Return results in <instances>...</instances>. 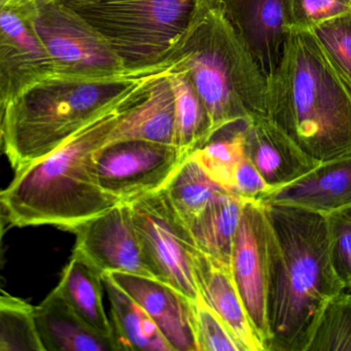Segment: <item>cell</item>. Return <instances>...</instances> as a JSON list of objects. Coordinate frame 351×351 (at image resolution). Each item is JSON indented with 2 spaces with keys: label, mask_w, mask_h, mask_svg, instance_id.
<instances>
[{
  "label": "cell",
  "mask_w": 351,
  "mask_h": 351,
  "mask_svg": "<svg viewBox=\"0 0 351 351\" xmlns=\"http://www.w3.org/2000/svg\"><path fill=\"white\" fill-rule=\"evenodd\" d=\"M193 265L200 296L226 323L243 350L265 351L237 290L230 268L199 249L194 256Z\"/></svg>",
  "instance_id": "18"
},
{
  "label": "cell",
  "mask_w": 351,
  "mask_h": 351,
  "mask_svg": "<svg viewBox=\"0 0 351 351\" xmlns=\"http://www.w3.org/2000/svg\"><path fill=\"white\" fill-rule=\"evenodd\" d=\"M262 202L245 201L231 255L230 270L252 324L265 351L269 346L267 317L269 245Z\"/></svg>",
  "instance_id": "10"
},
{
  "label": "cell",
  "mask_w": 351,
  "mask_h": 351,
  "mask_svg": "<svg viewBox=\"0 0 351 351\" xmlns=\"http://www.w3.org/2000/svg\"><path fill=\"white\" fill-rule=\"evenodd\" d=\"M191 319L197 351H245L226 323L202 296L191 301Z\"/></svg>",
  "instance_id": "28"
},
{
  "label": "cell",
  "mask_w": 351,
  "mask_h": 351,
  "mask_svg": "<svg viewBox=\"0 0 351 351\" xmlns=\"http://www.w3.org/2000/svg\"><path fill=\"white\" fill-rule=\"evenodd\" d=\"M169 78L175 98L176 146L190 155L212 138L210 117L188 70L181 63Z\"/></svg>",
  "instance_id": "23"
},
{
  "label": "cell",
  "mask_w": 351,
  "mask_h": 351,
  "mask_svg": "<svg viewBox=\"0 0 351 351\" xmlns=\"http://www.w3.org/2000/svg\"><path fill=\"white\" fill-rule=\"evenodd\" d=\"M142 251L156 280L189 300L200 296L193 260L198 251L188 225L164 190L127 202Z\"/></svg>",
  "instance_id": "8"
},
{
  "label": "cell",
  "mask_w": 351,
  "mask_h": 351,
  "mask_svg": "<svg viewBox=\"0 0 351 351\" xmlns=\"http://www.w3.org/2000/svg\"><path fill=\"white\" fill-rule=\"evenodd\" d=\"M267 119L321 163L351 154V88L311 31H288Z\"/></svg>",
  "instance_id": "2"
},
{
  "label": "cell",
  "mask_w": 351,
  "mask_h": 351,
  "mask_svg": "<svg viewBox=\"0 0 351 351\" xmlns=\"http://www.w3.org/2000/svg\"><path fill=\"white\" fill-rule=\"evenodd\" d=\"M168 55L188 70L210 117L212 137L239 122L267 117L265 78L219 0H198L185 32Z\"/></svg>",
  "instance_id": "5"
},
{
  "label": "cell",
  "mask_w": 351,
  "mask_h": 351,
  "mask_svg": "<svg viewBox=\"0 0 351 351\" xmlns=\"http://www.w3.org/2000/svg\"><path fill=\"white\" fill-rule=\"evenodd\" d=\"M105 274L143 307L173 351H197L192 328L191 300L154 278L121 272Z\"/></svg>",
  "instance_id": "14"
},
{
  "label": "cell",
  "mask_w": 351,
  "mask_h": 351,
  "mask_svg": "<svg viewBox=\"0 0 351 351\" xmlns=\"http://www.w3.org/2000/svg\"><path fill=\"white\" fill-rule=\"evenodd\" d=\"M53 76L51 57L25 6L0 5V101L4 109L27 89Z\"/></svg>",
  "instance_id": "12"
},
{
  "label": "cell",
  "mask_w": 351,
  "mask_h": 351,
  "mask_svg": "<svg viewBox=\"0 0 351 351\" xmlns=\"http://www.w3.org/2000/svg\"><path fill=\"white\" fill-rule=\"evenodd\" d=\"M111 324L119 350L173 351L143 307L103 273Z\"/></svg>",
  "instance_id": "21"
},
{
  "label": "cell",
  "mask_w": 351,
  "mask_h": 351,
  "mask_svg": "<svg viewBox=\"0 0 351 351\" xmlns=\"http://www.w3.org/2000/svg\"><path fill=\"white\" fill-rule=\"evenodd\" d=\"M326 218L334 271L344 291H351V205Z\"/></svg>",
  "instance_id": "30"
},
{
  "label": "cell",
  "mask_w": 351,
  "mask_h": 351,
  "mask_svg": "<svg viewBox=\"0 0 351 351\" xmlns=\"http://www.w3.org/2000/svg\"><path fill=\"white\" fill-rule=\"evenodd\" d=\"M187 156L175 146L143 140L115 142L97 152V177L106 193L130 202L164 189Z\"/></svg>",
  "instance_id": "9"
},
{
  "label": "cell",
  "mask_w": 351,
  "mask_h": 351,
  "mask_svg": "<svg viewBox=\"0 0 351 351\" xmlns=\"http://www.w3.org/2000/svg\"><path fill=\"white\" fill-rule=\"evenodd\" d=\"M243 204L237 196L221 194L189 225L198 249L229 268Z\"/></svg>",
  "instance_id": "22"
},
{
  "label": "cell",
  "mask_w": 351,
  "mask_h": 351,
  "mask_svg": "<svg viewBox=\"0 0 351 351\" xmlns=\"http://www.w3.org/2000/svg\"><path fill=\"white\" fill-rule=\"evenodd\" d=\"M3 115H4V106L0 101V150L2 148V144H3Z\"/></svg>",
  "instance_id": "35"
},
{
  "label": "cell",
  "mask_w": 351,
  "mask_h": 351,
  "mask_svg": "<svg viewBox=\"0 0 351 351\" xmlns=\"http://www.w3.org/2000/svg\"><path fill=\"white\" fill-rule=\"evenodd\" d=\"M72 233L76 235L73 251L102 273L121 272L156 280L142 251L127 202L80 225Z\"/></svg>",
  "instance_id": "11"
},
{
  "label": "cell",
  "mask_w": 351,
  "mask_h": 351,
  "mask_svg": "<svg viewBox=\"0 0 351 351\" xmlns=\"http://www.w3.org/2000/svg\"><path fill=\"white\" fill-rule=\"evenodd\" d=\"M268 222V351H305L319 311L343 292L331 257L327 218L304 208L262 202Z\"/></svg>",
  "instance_id": "1"
},
{
  "label": "cell",
  "mask_w": 351,
  "mask_h": 351,
  "mask_svg": "<svg viewBox=\"0 0 351 351\" xmlns=\"http://www.w3.org/2000/svg\"><path fill=\"white\" fill-rule=\"evenodd\" d=\"M33 307L0 294V351H45L37 336Z\"/></svg>",
  "instance_id": "27"
},
{
  "label": "cell",
  "mask_w": 351,
  "mask_h": 351,
  "mask_svg": "<svg viewBox=\"0 0 351 351\" xmlns=\"http://www.w3.org/2000/svg\"><path fill=\"white\" fill-rule=\"evenodd\" d=\"M86 20L130 71L165 61L198 0H61Z\"/></svg>",
  "instance_id": "6"
},
{
  "label": "cell",
  "mask_w": 351,
  "mask_h": 351,
  "mask_svg": "<svg viewBox=\"0 0 351 351\" xmlns=\"http://www.w3.org/2000/svg\"><path fill=\"white\" fill-rule=\"evenodd\" d=\"M239 122L217 132L208 142L194 150L190 156L204 172L227 193L232 194L233 177L241 161L245 157V126Z\"/></svg>",
  "instance_id": "25"
},
{
  "label": "cell",
  "mask_w": 351,
  "mask_h": 351,
  "mask_svg": "<svg viewBox=\"0 0 351 351\" xmlns=\"http://www.w3.org/2000/svg\"><path fill=\"white\" fill-rule=\"evenodd\" d=\"M162 190L188 227L212 200L227 193L190 155L180 164Z\"/></svg>",
  "instance_id": "24"
},
{
  "label": "cell",
  "mask_w": 351,
  "mask_h": 351,
  "mask_svg": "<svg viewBox=\"0 0 351 351\" xmlns=\"http://www.w3.org/2000/svg\"><path fill=\"white\" fill-rule=\"evenodd\" d=\"M33 319L45 351H119L114 341L86 325L56 288L33 307Z\"/></svg>",
  "instance_id": "19"
},
{
  "label": "cell",
  "mask_w": 351,
  "mask_h": 351,
  "mask_svg": "<svg viewBox=\"0 0 351 351\" xmlns=\"http://www.w3.org/2000/svg\"><path fill=\"white\" fill-rule=\"evenodd\" d=\"M288 31H311L351 10V0H285Z\"/></svg>",
  "instance_id": "31"
},
{
  "label": "cell",
  "mask_w": 351,
  "mask_h": 351,
  "mask_svg": "<svg viewBox=\"0 0 351 351\" xmlns=\"http://www.w3.org/2000/svg\"><path fill=\"white\" fill-rule=\"evenodd\" d=\"M245 148L271 192L297 181L319 164L267 117L247 122Z\"/></svg>",
  "instance_id": "15"
},
{
  "label": "cell",
  "mask_w": 351,
  "mask_h": 351,
  "mask_svg": "<svg viewBox=\"0 0 351 351\" xmlns=\"http://www.w3.org/2000/svg\"><path fill=\"white\" fill-rule=\"evenodd\" d=\"M38 0H0V5L10 6V8H22L34 3Z\"/></svg>",
  "instance_id": "33"
},
{
  "label": "cell",
  "mask_w": 351,
  "mask_h": 351,
  "mask_svg": "<svg viewBox=\"0 0 351 351\" xmlns=\"http://www.w3.org/2000/svg\"><path fill=\"white\" fill-rule=\"evenodd\" d=\"M311 32L351 88V10L322 23Z\"/></svg>",
  "instance_id": "29"
},
{
  "label": "cell",
  "mask_w": 351,
  "mask_h": 351,
  "mask_svg": "<svg viewBox=\"0 0 351 351\" xmlns=\"http://www.w3.org/2000/svg\"><path fill=\"white\" fill-rule=\"evenodd\" d=\"M278 202L328 216L351 205V154L319 163L313 170L272 191L263 201Z\"/></svg>",
  "instance_id": "16"
},
{
  "label": "cell",
  "mask_w": 351,
  "mask_h": 351,
  "mask_svg": "<svg viewBox=\"0 0 351 351\" xmlns=\"http://www.w3.org/2000/svg\"><path fill=\"white\" fill-rule=\"evenodd\" d=\"M5 214H4L3 208L0 203V258H1L2 239H3L4 226H5Z\"/></svg>",
  "instance_id": "34"
},
{
  "label": "cell",
  "mask_w": 351,
  "mask_h": 351,
  "mask_svg": "<svg viewBox=\"0 0 351 351\" xmlns=\"http://www.w3.org/2000/svg\"><path fill=\"white\" fill-rule=\"evenodd\" d=\"M55 288L86 325L117 346L112 324L107 317L103 303L105 288L100 270L73 251Z\"/></svg>",
  "instance_id": "20"
},
{
  "label": "cell",
  "mask_w": 351,
  "mask_h": 351,
  "mask_svg": "<svg viewBox=\"0 0 351 351\" xmlns=\"http://www.w3.org/2000/svg\"><path fill=\"white\" fill-rule=\"evenodd\" d=\"M305 351H351V294L343 291L326 302Z\"/></svg>",
  "instance_id": "26"
},
{
  "label": "cell",
  "mask_w": 351,
  "mask_h": 351,
  "mask_svg": "<svg viewBox=\"0 0 351 351\" xmlns=\"http://www.w3.org/2000/svg\"><path fill=\"white\" fill-rule=\"evenodd\" d=\"M25 8L51 57L55 78L95 82L141 71L128 70L105 39L61 0H38Z\"/></svg>",
  "instance_id": "7"
},
{
  "label": "cell",
  "mask_w": 351,
  "mask_h": 351,
  "mask_svg": "<svg viewBox=\"0 0 351 351\" xmlns=\"http://www.w3.org/2000/svg\"><path fill=\"white\" fill-rule=\"evenodd\" d=\"M177 69L166 60L114 80L51 78L27 89L4 109V154L14 171L43 158L105 113L135 102L152 80Z\"/></svg>",
  "instance_id": "4"
},
{
  "label": "cell",
  "mask_w": 351,
  "mask_h": 351,
  "mask_svg": "<svg viewBox=\"0 0 351 351\" xmlns=\"http://www.w3.org/2000/svg\"><path fill=\"white\" fill-rule=\"evenodd\" d=\"M225 18L266 80L278 68L288 36L285 0H219Z\"/></svg>",
  "instance_id": "13"
},
{
  "label": "cell",
  "mask_w": 351,
  "mask_h": 351,
  "mask_svg": "<svg viewBox=\"0 0 351 351\" xmlns=\"http://www.w3.org/2000/svg\"><path fill=\"white\" fill-rule=\"evenodd\" d=\"M133 103L105 113L43 158L14 171L10 185L0 191L8 222L20 228L51 225L72 232L123 203L99 183L96 155Z\"/></svg>",
  "instance_id": "3"
},
{
  "label": "cell",
  "mask_w": 351,
  "mask_h": 351,
  "mask_svg": "<svg viewBox=\"0 0 351 351\" xmlns=\"http://www.w3.org/2000/svg\"><path fill=\"white\" fill-rule=\"evenodd\" d=\"M172 72L152 80L145 93L121 113L105 146L143 140L176 146L175 98L169 78Z\"/></svg>",
  "instance_id": "17"
},
{
  "label": "cell",
  "mask_w": 351,
  "mask_h": 351,
  "mask_svg": "<svg viewBox=\"0 0 351 351\" xmlns=\"http://www.w3.org/2000/svg\"><path fill=\"white\" fill-rule=\"evenodd\" d=\"M271 192L259 171L245 155L233 177L232 195L245 201H263Z\"/></svg>",
  "instance_id": "32"
}]
</instances>
